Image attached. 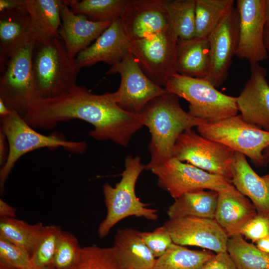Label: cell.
<instances>
[{
	"label": "cell",
	"instance_id": "cell-50",
	"mask_svg": "<svg viewBox=\"0 0 269 269\" xmlns=\"http://www.w3.org/2000/svg\"><path fill=\"white\" fill-rule=\"evenodd\" d=\"M263 177L269 185V174L264 175Z\"/></svg>",
	"mask_w": 269,
	"mask_h": 269
},
{
	"label": "cell",
	"instance_id": "cell-3",
	"mask_svg": "<svg viewBox=\"0 0 269 269\" xmlns=\"http://www.w3.org/2000/svg\"><path fill=\"white\" fill-rule=\"evenodd\" d=\"M61 39L36 41L32 56V73L39 98H51L67 93L76 85L79 70Z\"/></svg>",
	"mask_w": 269,
	"mask_h": 269
},
{
	"label": "cell",
	"instance_id": "cell-36",
	"mask_svg": "<svg viewBox=\"0 0 269 269\" xmlns=\"http://www.w3.org/2000/svg\"><path fill=\"white\" fill-rule=\"evenodd\" d=\"M0 263L21 269L31 265L30 255L23 248L0 238Z\"/></svg>",
	"mask_w": 269,
	"mask_h": 269
},
{
	"label": "cell",
	"instance_id": "cell-31",
	"mask_svg": "<svg viewBox=\"0 0 269 269\" xmlns=\"http://www.w3.org/2000/svg\"><path fill=\"white\" fill-rule=\"evenodd\" d=\"M128 0H68L66 2L76 14L94 22L113 21L120 18Z\"/></svg>",
	"mask_w": 269,
	"mask_h": 269
},
{
	"label": "cell",
	"instance_id": "cell-20",
	"mask_svg": "<svg viewBox=\"0 0 269 269\" xmlns=\"http://www.w3.org/2000/svg\"><path fill=\"white\" fill-rule=\"evenodd\" d=\"M32 36L30 18L26 9L0 12V73L11 57Z\"/></svg>",
	"mask_w": 269,
	"mask_h": 269
},
{
	"label": "cell",
	"instance_id": "cell-25",
	"mask_svg": "<svg viewBox=\"0 0 269 269\" xmlns=\"http://www.w3.org/2000/svg\"><path fill=\"white\" fill-rule=\"evenodd\" d=\"M210 62L208 38L177 41L176 72L185 76L206 78Z\"/></svg>",
	"mask_w": 269,
	"mask_h": 269
},
{
	"label": "cell",
	"instance_id": "cell-24",
	"mask_svg": "<svg viewBox=\"0 0 269 269\" xmlns=\"http://www.w3.org/2000/svg\"><path fill=\"white\" fill-rule=\"evenodd\" d=\"M30 18L32 35L36 41L61 39V11L63 0H24Z\"/></svg>",
	"mask_w": 269,
	"mask_h": 269
},
{
	"label": "cell",
	"instance_id": "cell-16",
	"mask_svg": "<svg viewBox=\"0 0 269 269\" xmlns=\"http://www.w3.org/2000/svg\"><path fill=\"white\" fill-rule=\"evenodd\" d=\"M120 19L130 41L169 30L163 0H128Z\"/></svg>",
	"mask_w": 269,
	"mask_h": 269
},
{
	"label": "cell",
	"instance_id": "cell-10",
	"mask_svg": "<svg viewBox=\"0 0 269 269\" xmlns=\"http://www.w3.org/2000/svg\"><path fill=\"white\" fill-rule=\"evenodd\" d=\"M235 152L230 147L189 129L178 137L172 157L231 180Z\"/></svg>",
	"mask_w": 269,
	"mask_h": 269
},
{
	"label": "cell",
	"instance_id": "cell-35",
	"mask_svg": "<svg viewBox=\"0 0 269 269\" xmlns=\"http://www.w3.org/2000/svg\"><path fill=\"white\" fill-rule=\"evenodd\" d=\"M81 248L74 235L63 231L54 258V269H66L71 267L76 261Z\"/></svg>",
	"mask_w": 269,
	"mask_h": 269
},
{
	"label": "cell",
	"instance_id": "cell-7",
	"mask_svg": "<svg viewBox=\"0 0 269 269\" xmlns=\"http://www.w3.org/2000/svg\"><path fill=\"white\" fill-rule=\"evenodd\" d=\"M198 133L250 158L258 167L266 166L263 155L269 146V132L252 124L240 114L197 127Z\"/></svg>",
	"mask_w": 269,
	"mask_h": 269
},
{
	"label": "cell",
	"instance_id": "cell-6",
	"mask_svg": "<svg viewBox=\"0 0 269 269\" xmlns=\"http://www.w3.org/2000/svg\"><path fill=\"white\" fill-rule=\"evenodd\" d=\"M164 88L189 103V113L206 123L235 116L239 111L237 97L219 91L205 78L173 74Z\"/></svg>",
	"mask_w": 269,
	"mask_h": 269
},
{
	"label": "cell",
	"instance_id": "cell-21",
	"mask_svg": "<svg viewBox=\"0 0 269 269\" xmlns=\"http://www.w3.org/2000/svg\"><path fill=\"white\" fill-rule=\"evenodd\" d=\"M218 193L215 220L229 237L240 234L244 226L257 215L256 209L237 189Z\"/></svg>",
	"mask_w": 269,
	"mask_h": 269
},
{
	"label": "cell",
	"instance_id": "cell-44",
	"mask_svg": "<svg viewBox=\"0 0 269 269\" xmlns=\"http://www.w3.org/2000/svg\"><path fill=\"white\" fill-rule=\"evenodd\" d=\"M265 29L269 31V0H265Z\"/></svg>",
	"mask_w": 269,
	"mask_h": 269
},
{
	"label": "cell",
	"instance_id": "cell-40",
	"mask_svg": "<svg viewBox=\"0 0 269 269\" xmlns=\"http://www.w3.org/2000/svg\"><path fill=\"white\" fill-rule=\"evenodd\" d=\"M14 9H25L24 0H0V11Z\"/></svg>",
	"mask_w": 269,
	"mask_h": 269
},
{
	"label": "cell",
	"instance_id": "cell-34",
	"mask_svg": "<svg viewBox=\"0 0 269 269\" xmlns=\"http://www.w3.org/2000/svg\"><path fill=\"white\" fill-rule=\"evenodd\" d=\"M62 232L61 227L58 226H43L31 254L32 265L42 269L54 268V258Z\"/></svg>",
	"mask_w": 269,
	"mask_h": 269
},
{
	"label": "cell",
	"instance_id": "cell-27",
	"mask_svg": "<svg viewBox=\"0 0 269 269\" xmlns=\"http://www.w3.org/2000/svg\"><path fill=\"white\" fill-rule=\"evenodd\" d=\"M169 20V30L178 40L195 37L196 0H163Z\"/></svg>",
	"mask_w": 269,
	"mask_h": 269
},
{
	"label": "cell",
	"instance_id": "cell-18",
	"mask_svg": "<svg viewBox=\"0 0 269 269\" xmlns=\"http://www.w3.org/2000/svg\"><path fill=\"white\" fill-rule=\"evenodd\" d=\"M131 41L123 28L120 18L111 25L93 43L79 52L75 58L77 69L91 66L98 62L115 65L130 53Z\"/></svg>",
	"mask_w": 269,
	"mask_h": 269
},
{
	"label": "cell",
	"instance_id": "cell-43",
	"mask_svg": "<svg viewBox=\"0 0 269 269\" xmlns=\"http://www.w3.org/2000/svg\"><path fill=\"white\" fill-rule=\"evenodd\" d=\"M256 243L259 249L269 255V236L258 241Z\"/></svg>",
	"mask_w": 269,
	"mask_h": 269
},
{
	"label": "cell",
	"instance_id": "cell-29",
	"mask_svg": "<svg viewBox=\"0 0 269 269\" xmlns=\"http://www.w3.org/2000/svg\"><path fill=\"white\" fill-rule=\"evenodd\" d=\"M234 3L233 0H196L195 37H208Z\"/></svg>",
	"mask_w": 269,
	"mask_h": 269
},
{
	"label": "cell",
	"instance_id": "cell-46",
	"mask_svg": "<svg viewBox=\"0 0 269 269\" xmlns=\"http://www.w3.org/2000/svg\"><path fill=\"white\" fill-rule=\"evenodd\" d=\"M264 41L269 58V31L265 29Z\"/></svg>",
	"mask_w": 269,
	"mask_h": 269
},
{
	"label": "cell",
	"instance_id": "cell-33",
	"mask_svg": "<svg viewBox=\"0 0 269 269\" xmlns=\"http://www.w3.org/2000/svg\"><path fill=\"white\" fill-rule=\"evenodd\" d=\"M66 269H124L112 247L96 245L82 247L74 263Z\"/></svg>",
	"mask_w": 269,
	"mask_h": 269
},
{
	"label": "cell",
	"instance_id": "cell-11",
	"mask_svg": "<svg viewBox=\"0 0 269 269\" xmlns=\"http://www.w3.org/2000/svg\"><path fill=\"white\" fill-rule=\"evenodd\" d=\"M177 41L168 30L131 41L130 53L150 79L164 87L177 73Z\"/></svg>",
	"mask_w": 269,
	"mask_h": 269
},
{
	"label": "cell",
	"instance_id": "cell-49",
	"mask_svg": "<svg viewBox=\"0 0 269 269\" xmlns=\"http://www.w3.org/2000/svg\"><path fill=\"white\" fill-rule=\"evenodd\" d=\"M54 269V268H46V269H42V268H39L35 267V266L31 265L30 266H28L27 267L24 268H22V269Z\"/></svg>",
	"mask_w": 269,
	"mask_h": 269
},
{
	"label": "cell",
	"instance_id": "cell-30",
	"mask_svg": "<svg viewBox=\"0 0 269 269\" xmlns=\"http://www.w3.org/2000/svg\"><path fill=\"white\" fill-rule=\"evenodd\" d=\"M227 252L237 269H269V255L248 243L241 234L229 237Z\"/></svg>",
	"mask_w": 269,
	"mask_h": 269
},
{
	"label": "cell",
	"instance_id": "cell-19",
	"mask_svg": "<svg viewBox=\"0 0 269 269\" xmlns=\"http://www.w3.org/2000/svg\"><path fill=\"white\" fill-rule=\"evenodd\" d=\"M64 1L59 35L69 56L74 59L79 52L95 41L112 21H91L84 15L74 13L66 0Z\"/></svg>",
	"mask_w": 269,
	"mask_h": 269
},
{
	"label": "cell",
	"instance_id": "cell-47",
	"mask_svg": "<svg viewBox=\"0 0 269 269\" xmlns=\"http://www.w3.org/2000/svg\"><path fill=\"white\" fill-rule=\"evenodd\" d=\"M266 165L269 163V146L266 148L263 152Z\"/></svg>",
	"mask_w": 269,
	"mask_h": 269
},
{
	"label": "cell",
	"instance_id": "cell-48",
	"mask_svg": "<svg viewBox=\"0 0 269 269\" xmlns=\"http://www.w3.org/2000/svg\"><path fill=\"white\" fill-rule=\"evenodd\" d=\"M0 269H17L16 268L0 263Z\"/></svg>",
	"mask_w": 269,
	"mask_h": 269
},
{
	"label": "cell",
	"instance_id": "cell-37",
	"mask_svg": "<svg viewBox=\"0 0 269 269\" xmlns=\"http://www.w3.org/2000/svg\"><path fill=\"white\" fill-rule=\"evenodd\" d=\"M140 237L156 258L162 256L173 243L164 225L151 232H140Z\"/></svg>",
	"mask_w": 269,
	"mask_h": 269
},
{
	"label": "cell",
	"instance_id": "cell-42",
	"mask_svg": "<svg viewBox=\"0 0 269 269\" xmlns=\"http://www.w3.org/2000/svg\"><path fill=\"white\" fill-rule=\"evenodd\" d=\"M15 209L10 206L2 199H0V216L1 218H14Z\"/></svg>",
	"mask_w": 269,
	"mask_h": 269
},
{
	"label": "cell",
	"instance_id": "cell-9",
	"mask_svg": "<svg viewBox=\"0 0 269 269\" xmlns=\"http://www.w3.org/2000/svg\"><path fill=\"white\" fill-rule=\"evenodd\" d=\"M159 187L174 199L191 192L204 189L217 192L236 189L231 179L212 174L172 157L152 167Z\"/></svg>",
	"mask_w": 269,
	"mask_h": 269
},
{
	"label": "cell",
	"instance_id": "cell-1",
	"mask_svg": "<svg viewBox=\"0 0 269 269\" xmlns=\"http://www.w3.org/2000/svg\"><path fill=\"white\" fill-rule=\"evenodd\" d=\"M23 118L33 129L46 130L61 122L81 120L93 126L89 133L93 138L111 140L123 146H127L133 134L143 126L139 115L118 106L113 93L95 94L76 85L62 95L32 102Z\"/></svg>",
	"mask_w": 269,
	"mask_h": 269
},
{
	"label": "cell",
	"instance_id": "cell-32",
	"mask_svg": "<svg viewBox=\"0 0 269 269\" xmlns=\"http://www.w3.org/2000/svg\"><path fill=\"white\" fill-rule=\"evenodd\" d=\"M43 226L41 223L31 225L14 218H0V238L23 248L31 256Z\"/></svg>",
	"mask_w": 269,
	"mask_h": 269
},
{
	"label": "cell",
	"instance_id": "cell-28",
	"mask_svg": "<svg viewBox=\"0 0 269 269\" xmlns=\"http://www.w3.org/2000/svg\"><path fill=\"white\" fill-rule=\"evenodd\" d=\"M214 256L209 251L192 250L173 243L156 258L153 269H199Z\"/></svg>",
	"mask_w": 269,
	"mask_h": 269
},
{
	"label": "cell",
	"instance_id": "cell-39",
	"mask_svg": "<svg viewBox=\"0 0 269 269\" xmlns=\"http://www.w3.org/2000/svg\"><path fill=\"white\" fill-rule=\"evenodd\" d=\"M199 269H237L230 256L226 252L217 253Z\"/></svg>",
	"mask_w": 269,
	"mask_h": 269
},
{
	"label": "cell",
	"instance_id": "cell-22",
	"mask_svg": "<svg viewBox=\"0 0 269 269\" xmlns=\"http://www.w3.org/2000/svg\"><path fill=\"white\" fill-rule=\"evenodd\" d=\"M231 181L240 193L251 200L257 213L269 216V185L251 167L246 156L236 151Z\"/></svg>",
	"mask_w": 269,
	"mask_h": 269
},
{
	"label": "cell",
	"instance_id": "cell-5",
	"mask_svg": "<svg viewBox=\"0 0 269 269\" xmlns=\"http://www.w3.org/2000/svg\"><path fill=\"white\" fill-rule=\"evenodd\" d=\"M1 131L9 146L8 157L0 170V189L3 192L5 182L17 161L25 154L41 148L62 147L75 154H82L87 148L85 141H69L59 133L46 135L37 132L15 111L0 118Z\"/></svg>",
	"mask_w": 269,
	"mask_h": 269
},
{
	"label": "cell",
	"instance_id": "cell-8",
	"mask_svg": "<svg viewBox=\"0 0 269 269\" xmlns=\"http://www.w3.org/2000/svg\"><path fill=\"white\" fill-rule=\"evenodd\" d=\"M36 43L33 36L14 54L0 78V99L11 111L24 117L29 105L39 99L32 73V56Z\"/></svg>",
	"mask_w": 269,
	"mask_h": 269
},
{
	"label": "cell",
	"instance_id": "cell-41",
	"mask_svg": "<svg viewBox=\"0 0 269 269\" xmlns=\"http://www.w3.org/2000/svg\"><path fill=\"white\" fill-rule=\"evenodd\" d=\"M9 146L4 134L0 131V165L1 167L5 164L8 157Z\"/></svg>",
	"mask_w": 269,
	"mask_h": 269
},
{
	"label": "cell",
	"instance_id": "cell-2",
	"mask_svg": "<svg viewBox=\"0 0 269 269\" xmlns=\"http://www.w3.org/2000/svg\"><path fill=\"white\" fill-rule=\"evenodd\" d=\"M179 98L166 90L150 101L139 114L143 125L151 134L148 145L151 158L145 165L146 170L172 157L174 145L181 133L206 123L184 110Z\"/></svg>",
	"mask_w": 269,
	"mask_h": 269
},
{
	"label": "cell",
	"instance_id": "cell-45",
	"mask_svg": "<svg viewBox=\"0 0 269 269\" xmlns=\"http://www.w3.org/2000/svg\"><path fill=\"white\" fill-rule=\"evenodd\" d=\"M11 111L6 106L2 100L0 99V117H4L10 114Z\"/></svg>",
	"mask_w": 269,
	"mask_h": 269
},
{
	"label": "cell",
	"instance_id": "cell-17",
	"mask_svg": "<svg viewBox=\"0 0 269 269\" xmlns=\"http://www.w3.org/2000/svg\"><path fill=\"white\" fill-rule=\"evenodd\" d=\"M266 76L264 67L259 64L251 65L250 78L237 97V104L245 120L269 132V84Z\"/></svg>",
	"mask_w": 269,
	"mask_h": 269
},
{
	"label": "cell",
	"instance_id": "cell-26",
	"mask_svg": "<svg viewBox=\"0 0 269 269\" xmlns=\"http://www.w3.org/2000/svg\"><path fill=\"white\" fill-rule=\"evenodd\" d=\"M174 200L167 211L169 218L194 216L215 219L218 200L215 191L188 192Z\"/></svg>",
	"mask_w": 269,
	"mask_h": 269
},
{
	"label": "cell",
	"instance_id": "cell-13",
	"mask_svg": "<svg viewBox=\"0 0 269 269\" xmlns=\"http://www.w3.org/2000/svg\"><path fill=\"white\" fill-rule=\"evenodd\" d=\"M265 0H237L238 43L236 55L251 65L269 58L264 41Z\"/></svg>",
	"mask_w": 269,
	"mask_h": 269
},
{
	"label": "cell",
	"instance_id": "cell-38",
	"mask_svg": "<svg viewBox=\"0 0 269 269\" xmlns=\"http://www.w3.org/2000/svg\"><path fill=\"white\" fill-rule=\"evenodd\" d=\"M240 234L253 243L269 236V216L257 213L244 226Z\"/></svg>",
	"mask_w": 269,
	"mask_h": 269
},
{
	"label": "cell",
	"instance_id": "cell-4",
	"mask_svg": "<svg viewBox=\"0 0 269 269\" xmlns=\"http://www.w3.org/2000/svg\"><path fill=\"white\" fill-rule=\"evenodd\" d=\"M144 169L145 165L141 163L139 156L129 155L125 158V169L120 182L115 187L108 183L103 186L107 215L98 227L100 238L105 237L115 225L130 216L151 221L158 219L157 210L148 208V204L141 202L135 194L137 180Z\"/></svg>",
	"mask_w": 269,
	"mask_h": 269
},
{
	"label": "cell",
	"instance_id": "cell-14",
	"mask_svg": "<svg viewBox=\"0 0 269 269\" xmlns=\"http://www.w3.org/2000/svg\"><path fill=\"white\" fill-rule=\"evenodd\" d=\"M174 243L226 252L229 237L215 219L194 216L169 218L164 224Z\"/></svg>",
	"mask_w": 269,
	"mask_h": 269
},
{
	"label": "cell",
	"instance_id": "cell-12",
	"mask_svg": "<svg viewBox=\"0 0 269 269\" xmlns=\"http://www.w3.org/2000/svg\"><path fill=\"white\" fill-rule=\"evenodd\" d=\"M116 74L120 75L121 83L113 93L114 99L120 108L129 113L139 115L150 101L166 91L146 75L131 53L106 73Z\"/></svg>",
	"mask_w": 269,
	"mask_h": 269
},
{
	"label": "cell",
	"instance_id": "cell-23",
	"mask_svg": "<svg viewBox=\"0 0 269 269\" xmlns=\"http://www.w3.org/2000/svg\"><path fill=\"white\" fill-rule=\"evenodd\" d=\"M113 248L124 269H153L156 258L143 242L140 231L128 228L118 230Z\"/></svg>",
	"mask_w": 269,
	"mask_h": 269
},
{
	"label": "cell",
	"instance_id": "cell-15",
	"mask_svg": "<svg viewBox=\"0 0 269 269\" xmlns=\"http://www.w3.org/2000/svg\"><path fill=\"white\" fill-rule=\"evenodd\" d=\"M239 16L233 6L208 36L210 62L205 78L215 87L226 80L238 43Z\"/></svg>",
	"mask_w": 269,
	"mask_h": 269
}]
</instances>
